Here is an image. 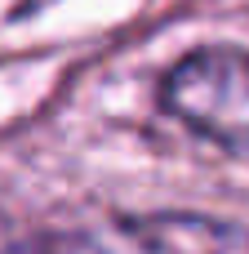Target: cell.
Masks as SVG:
<instances>
[{
    "instance_id": "1",
    "label": "cell",
    "mask_w": 249,
    "mask_h": 254,
    "mask_svg": "<svg viewBox=\"0 0 249 254\" xmlns=\"http://www.w3.org/2000/svg\"><path fill=\"white\" fill-rule=\"evenodd\" d=\"M160 103L200 138L232 152H249V49H192L160 80Z\"/></svg>"
},
{
    "instance_id": "2",
    "label": "cell",
    "mask_w": 249,
    "mask_h": 254,
    "mask_svg": "<svg viewBox=\"0 0 249 254\" xmlns=\"http://www.w3.org/2000/svg\"><path fill=\"white\" fill-rule=\"evenodd\" d=\"M125 232L143 254H249V228L205 214H147L129 219Z\"/></svg>"
}]
</instances>
